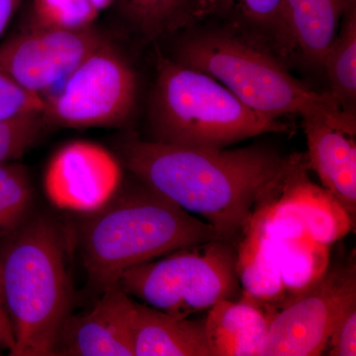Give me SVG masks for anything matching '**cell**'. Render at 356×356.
I'll list each match as a JSON object with an SVG mask.
<instances>
[{
	"instance_id": "19",
	"label": "cell",
	"mask_w": 356,
	"mask_h": 356,
	"mask_svg": "<svg viewBox=\"0 0 356 356\" xmlns=\"http://www.w3.org/2000/svg\"><path fill=\"white\" fill-rule=\"evenodd\" d=\"M134 31L154 41L195 24L199 0H115Z\"/></svg>"
},
{
	"instance_id": "17",
	"label": "cell",
	"mask_w": 356,
	"mask_h": 356,
	"mask_svg": "<svg viewBox=\"0 0 356 356\" xmlns=\"http://www.w3.org/2000/svg\"><path fill=\"white\" fill-rule=\"evenodd\" d=\"M236 274L245 298L275 312L286 303L278 242L267 236L254 218L236 247Z\"/></svg>"
},
{
	"instance_id": "24",
	"label": "cell",
	"mask_w": 356,
	"mask_h": 356,
	"mask_svg": "<svg viewBox=\"0 0 356 356\" xmlns=\"http://www.w3.org/2000/svg\"><path fill=\"white\" fill-rule=\"evenodd\" d=\"M47 128L43 111L0 119V165L20 159Z\"/></svg>"
},
{
	"instance_id": "18",
	"label": "cell",
	"mask_w": 356,
	"mask_h": 356,
	"mask_svg": "<svg viewBox=\"0 0 356 356\" xmlns=\"http://www.w3.org/2000/svg\"><path fill=\"white\" fill-rule=\"evenodd\" d=\"M282 0H199V19L217 18L245 38L274 47Z\"/></svg>"
},
{
	"instance_id": "1",
	"label": "cell",
	"mask_w": 356,
	"mask_h": 356,
	"mask_svg": "<svg viewBox=\"0 0 356 356\" xmlns=\"http://www.w3.org/2000/svg\"><path fill=\"white\" fill-rule=\"evenodd\" d=\"M121 163L134 177L211 225L238 247L255 208L280 184L292 156L264 147L207 149L129 136Z\"/></svg>"
},
{
	"instance_id": "3",
	"label": "cell",
	"mask_w": 356,
	"mask_h": 356,
	"mask_svg": "<svg viewBox=\"0 0 356 356\" xmlns=\"http://www.w3.org/2000/svg\"><path fill=\"white\" fill-rule=\"evenodd\" d=\"M0 238V284L15 339L9 355H56L72 301L60 229L50 218H27Z\"/></svg>"
},
{
	"instance_id": "10",
	"label": "cell",
	"mask_w": 356,
	"mask_h": 356,
	"mask_svg": "<svg viewBox=\"0 0 356 356\" xmlns=\"http://www.w3.org/2000/svg\"><path fill=\"white\" fill-rule=\"evenodd\" d=\"M122 184L120 161L99 145L70 143L54 154L44 172V191L60 209L84 212L99 209Z\"/></svg>"
},
{
	"instance_id": "13",
	"label": "cell",
	"mask_w": 356,
	"mask_h": 356,
	"mask_svg": "<svg viewBox=\"0 0 356 356\" xmlns=\"http://www.w3.org/2000/svg\"><path fill=\"white\" fill-rule=\"evenodd\" d=\"M306 158L293 154L278 193L290 204L312 240L331 247L348 235L355 220L332 194L314 184L307 175Z\"/></svg>"
},
{
	"instance_id": "23",
	"label": "cell",
	"mask_w": 356,
	"mask_h": 356,
	"mask_svg": "<svg viewBox=\"0 0 356 356\" xmlns=\"http://www.w3.org/2000/svg\"><path fill=\"white\" fill-rule=\"evenodd\" d=\"M33 200V185L24 165H0V236L14 231L28 218Z\"/></svg>"
},
{
	"instance_id": "4",
	"label": "cell",
	"mask_w": 356,
	"mask_h": 356,
	"mask_svg": "<svg viewBox=\"0 0 356 356\" xmlns=\"http://www.w3.org/2000/svg\"><path fill=\"white\" fill-rule=\"evenodd\" d=\"M175 60L214 77L257 113L318 118L355 136V114L344 111L331 93L318 92L295 79L266 47L228 26L185 37Z\"/></svg>"
},
{
	"instance_id": "27",
	"label": "cell",
	"mask_w": 356,
	"mask_h": 356,
	"mask_svg": "<svg viewBox=\"0 0 356 356\" xmlns=\"http://www.w3.org/2000/svg\"><path fill=\"white\" fill-rule=\"evenodd\" d=\"M14 344H15V339H14L13 325L4 305L1 284H0V350H8L10 353L13 350Z\"/></svg>"
},
{
	"instance_id": "7",
	"label": "cell",
	"mask_w": 356,
	"mask_h": 356,
	"mask_svg": "<svg viewBox=\"0 0 356 356\" xmlns=\"http://www.w3.org/2000/svg\"><path fill=\"white\" fill-rule=\"evenodd\" d=\"M135 70L107 40L65 79L64 88L44 100L48 128L119 127L137 102Z\"/></svg>"
},
{
	"instance_id": "28",
	"label": "cell",
	"mask_w": 356,
	"mask_h": 356,
	"mask_svg": "<svg viewBox=\"0 0 356 356\" xmlns=\"http://www.w3.org/2000/svg\"><path fill=\"white\" fill-rule=\"evenodd\" d=\"M23 2L24 0H0V37L6 31Z\"/></svg>"
},
{
	"instance_id": "20",
	"label": "cell",
	"mask_w": 356,
	"mask_h": 356,
	"mask_svg": "<svg viewBox=\"0 0 356 356\" xmlns=\"http://www.w3.org/2000/svg\"><path fill=\"white\" fill-rule=\"evenodd\" d=\"M278 257L286 303L318 284L329 270L331 259L329 245L308 236L278 242Z\"/></svg>"
},
{
	"instance_id": "6",
	"label": "cell",
	"mask_w": 356,
	"mask_h": 356,
	"mask_svg": "<svg viewBox=\"0 0 356 356\" xmlns=\"http://www.w3.org/2000/svg\"><path fill=\"white\" fill-rule=\"evenodd\" d=\"M117 283L146 305L184 318L242 296L236 245L222 240L189 245L132 267Z\"/></svg>"
},
{
	"instance_id": "14",
	"label": "cell",
	"mask_w": 356,
	"mask_h": 356,
	"mask_svg": "<svg viewBox=\"0 0 356 356\" xmlns=\"http://www.w3.org/2000/svg\"><path fill=\"white\" fill-rule=\"evenodd\" d=\"M303 128L308 146L307 166L355 220V136L318 118H303Z\"/></svg>"
},
{
	"instance_id": "12",
	"label": "cell",
	"mask_w": 356,
	"mask_h": 356,
	"mask_svg": "<svg viewBox=\"0 0 356 356\" xmlns=\"http://www.w3.org/2000/svg\"><path fill=\"white\" fill-rule=\"evenodd\" d=\"M356 0H282L274 48L322 67L323 58Z\"/></svg>"
},
{
	"instance_id": "8",
	"label": "cell",
	"mask_w": 356,
	"mask_h": 356,
	"mask_svg": "<svg viewBox=\"0 0 356 356\" xmlns=\"http://www.w3.org/2000/svg\"><path fill=\"white\" fill-rule=\"evenodd\" d=\"M356 305V266L330 267L318 284L290 300L270 318L259 356L323 355L337 322Z\"/></svg>"
},
{
	"instance_id": "5",
	"label": "cell",
	"mask_w": 356,
	"mask_h": 356,
	"mask_svg": "<svg viewBox=\"0 0 356 356\" xmlns=\"http://www.w3.org/2000/svg\"><path fill=\"white\" fill-rule=\"evenodd\" d=\"M147 122L154 142L219 149L291 126L257 113L214 77L159 55Z\"/></svg>"
},
{
	"instance_id": "25",
	"label": "cell",
	"mask_w": 356,
	"mask_h": 356,
	"mask_svg": "<svg viewBox=\"0 0 356 356\" xmlns=\"http://www.w3.org/2000/svg\"><path fill=\"white\" fill-rule=\"evenodd\" d=\"M44 107L41 95L26 90L0 72V119L43 111Z\"/></svg>"
},
{
	"instance_id": "2",
	"label": "cell",
	"mask_w": 356,
	"mask_h": 356,
	"mask_svg": "<svg viewBox=\"0 0 356 356\" xmlns=\"http://www.w3.org/2000/svg\"><path fill=\"white\" fill-rule=\"evenodd\" d=\"M138 180L88 213L79 234L89 285L98 292L122 274L175 250L222 240L216 229Z\"/></svg>"
},
{
	"instance_id": "29",
	"label": "cell",
	"mask_w": 356,
	"mask_h": 356,
	"mask_svg": "<svg viewBox=\"0 0 356 356\" xmlns=\"http://www.w3.org/2000/svg\"><path fill=\"white\" fill-rule=\"evenodd\" d=\"M90 1L92 2L93 6H95L98 10L102 11L108 8L112 3H114L115 0H90Z\"/></svg>"
},
{
	"instance_id": "15",
	"label": "cell",
	"mask_w": 356,
	"mask_h": 356,
	"mask_svg": "<svg viewBox=\"0 0 356 356\" xmlns=\"http://www.w3.org/2000/svg\"><path fill=\"white\" fill-rule=\"evenodd\" d=\"M275 313L252 300H221L208 310L205 332L213 356H259Z\"/></svg>"
},
{
	"instance_id": "26",
	"label": "cell",
	"mask_w": 356,
	"mask_h": 356,
	"mask_svg": "<svg viewBox=\"0 0 356 356\" xmlns=\"http://www.w3.org/2000/svg\"><path fill=\"white\" fill-rule=\"evenodd\" d=\"M325 350L331 356L356 355V305L351 307L337 322Z\"/></svg>"
},
{
	"instance_id": "22",
	"label": "cell",
	"mask_w": 356,
	"mask_h": 356,
	"mask_svg": "<svg viewBox=\"0 0 356 356\" xmlns=\"http://www.w3.org/2000/svg\"><path fill=\"white\" fill-rule=\"evenodd\" d=\"M99 13L90 0H32L20 30H83Z\"/></svg>"
},
{
	"instance_id": "16",
	"label": "cell",
	"mask_w": 356,
	"mask_h": 356,
	"mask_svg": "<svg viewBox=\"0 0 356 356\" xmlns=\"http://www.w3.org/2000/svg\"><path fill=\"white\" fill-rule=\"evenodd\" d=\"M133 334L135 356H213L205 318L177 317L135 302Z\"/></svg>"
},
{
	"instance_id": "11",
	"label": "cell",
	"mask_w": 356,
	"mask_h": 356,
	"mask_svg": "<svg viewBox=\"0 0 356 356\" xmlns=\"http://www.w3.org/2000/svg\"><path fill=\"white\" fill-rule=\"evenodd\" d=\"M90 311L70 315L58 334L56 355L135 356V301L118 283L107 287Z\"/></svg>"
},
{
	"instance_id": "21",
	"label": "cell",
	"mask_w": 356,
	"mask_h": 356,
	"mask_svg": "<svg viewBox=\"0 0 356 356\" xmlns=\"http://www.w3.org/2000/svg\"><path fill=\"white\" fill-rule=\"evenodd\" d=\"M334 99L346 112L355 114L356 8L344 15L339 32L323 58Z\"/></svg>"
},
{
	"instance_id": "9",
	"label": "cell",
	"mask_w": 356,
	"mask_h": 356,
	"mask_svg": "<svg viewBox=\"0 0 356 356\" xmlns=\"http://www.w3.org/2000/svg\"><path fill=\"white\" fill-rule=\"evenodd\" d=\"M108 38L99 29L19 30L0 44V72L31 92L48 90Z\"/></svg>"
}]
</instances>
